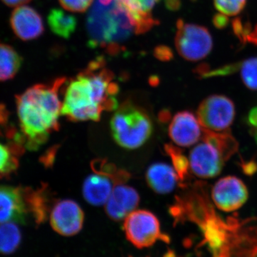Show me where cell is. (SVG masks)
<instances>
[{"label": "cell", "instance_id": "6da1fadb", "mask_svg": "<svg viewBox=\"0 0 257 257\" xmlns=\"http://www.w3.org/2000/svg\"><path fill=\"white\" fill-rule=\"evenodd\" d=\"M119 91L114 73L106 67L104 59L98 57L69 81L62 114L71 121H99L104 111L117 108Z\"/></svg>", "mask_w": 257, "mask_h": 257}, {"label": "cell", "instance_id": "7a4b0ae2", "mask_svg": "<svg viewBox=\"0 0 257 257\" xmlns=\"http://www.w3.org/2000/svg\"><path fill=\"white\" fill-rule=\"evenodd\" d=\"M65 82L60 77L49 84L32 86L17 96L19 135L25 149L37 150L58 130L62 107L59 94Z\"/></svg>", "mask_w": 257, "mask_h": 257}, {"label": "cell", "instance_id": "3957f363", "mask_svg": "<svg viewBox=\"0 0 257 257\" xmlns=\"http://www.w3.org/2000/svg\"><path fill=\"white\" fill-rule=\"evenodd\" d=\"M87 30L92 46L104 47L113 54L120 50L121 42L137 35L135 20L117 0L108 5L95 2L87 16Z\"/></svg>", "mask_w": 257, "mask_h": 257}, {"label": "cell", "instance_id": "277c9868", "mask_svg": "<svg viewBox=\"0 0 257 257\" xmlns=\"http://www.w3.org/2000/svg\"><path fill=\"white\" fill-rule=\"evenodd\" d=\"M237 150V142L229 131L214 133L203 128L202 142L189 154V167L199 178H213L221 173L225 162Z\"/></svg>", "mask_w": 257, "mask_h": 257}, {"label": "cell", "instance_id": "5b68a950", "mask_svg": "<svg viewBox=\"0 0 257 257\" xmlns=\"http://www.w3.org/2000/svg\"><path fill=\"white\" fill-rule=\"evenodd\" d=\"M111 134L122 148L135 150L151 137L153 126L148 114L133 103H123L111 119Z\"/></svg>", "mask_w": 257, "mask_h": 257}, {"label": "cell", "instance_id": "8992f818", "mask_svg": "<svg viewBox=\"0 0 257 257\" xmlns=\"http://www.w3.org/2000/svg\"><path fill=\"white\" fill-rule=\"evenodd\" d=\"M123 229L128 241L138 248L150 247L159 241L170 242V236L161 229L158 218L145 209L128 214L125 218Z\"/></svg>", "mask_w": 257, "mask_h": 257}, {"label": "cell", "instance_id": "52a82bcc", "mask_svg": "<svg viewBox=\"0 0 257 257\" xmlns=\"http://www.w3.org/2000/svg\"><path fill=\"white\" fill-rule=\"evenodd\" d=\"M175 46L179 55L189 61L207 57L212 48V38L207 29L179 20L177 23Z\"/></svg>", "mask_w": 257, "mask_h": 257}, {"label": "cell", "instance_id": "ba28073f", "mask_svg": "<svg viewBox=\"0 0 257 257\" xmlns=\"http://www.w3.org/2000/svg\"><path fill=\"white\" fill-rule=\"evenodd\" d=\"M234 102L224 95L208 96L200 103L197 117L202 127L214 133L229 131L235 117Z\"/></svg>", "mask_w": 257, "mask_h": 257}, {"label": "cell", "instance_id": "9c48e42d", "mask_svg": "<svg viewBox=\"0 0 257 257\" xmlns=\"http://www.w3.org/2000/svg\"><path fill=\"white\" fill-rule=\"evenodd\" d=\"M227 223L226 239L216 257H257V229L243 227L233 218Z\"/></svg>", "mask_w": 257, "mask_h": 257}, {"label": "cell", "instance_id": "30bf717a", "mask_svg": "<svg viewBox=\"0 0 257 257\" xmlns=\"http://www.w3.org/2000/svg\"><path fill=\"white\" fill-rule=\"evenodd\" d=\"M30 188L0 185V224H25L30 214Z\"/></svg>", "mask_w": 257, "mask_h": 257}, {"label": "cell", "instance_id": "8fae6325", "mask_svg": "<svg viewBox=\"0 0 257 257\" xmlns=\"http://www.w3.org/2000/svg\"><path fill=\"white\" fill-rule=\"evenodd\" d=\"M247 187L242 180L227 176L219 179L211 190V199L218 209L226 212L239 209L247 201Z\"/></svg>", "mask_w": 257, "mask_h": 257}, {"label": "cell", "instance_id": "7c38bea8", "mask_svg": "<svg viewBox=\"0 0 257 257\" xmlns=\"http://www.w3.org/2000/svg\"><path fill=\"white\" fill-rule=\"evenodd\" d=\"M84 219L82 208L70 199L58 201L51 211V226L56 232L62 236L78 234L82 229Z\"/></svg>", "mask_w": 257, "mask_h": 257}, {"label": "cell", "instance_id": "4fadbf2b", "mask_svg": "<svg viewBox=\"0 0 257 257\" xmlns=\"http://www.w3.org/2000/svg\"><path fill=\"white\" fill-rule=\"evenodd\" d=\"M169 135L176 145L188 147L195 145L202 139L203 128L193 113L179 111L171 121Z\"/></svg>", "mask_w": 257, "mask_h": 257}, {"label": "cell", "instance_id": "5bb4252c", "mask_svg": "<svg viewBox=\"0 0 257 257\" xmlns=\"http://www.w3.org/2000/svg\"><path fill=\"white\" fill-rule=\"evenodd\" d=\"M10 23L15 35L24 41L36 40L45 31L41 15L30 7L17 8L11 15Z\"/></svg>", "mask_w": 257, "mask_h": 257}, {"label": "cell", "instance_id": "9a60e30c", "mask_svg": "<svg viewBox=\"0 0 257 257\" xmlns=\"http://www.w3.org/2000/svg\"><path fill=\"white\" fill-rule=\"evenodd\" d=\"M140 201V196L135 189L124 184H117L106 202V213L113 220H121L135 211Z\"/></svg>", "mask_w": 257, "mask_h": 257}, {"label": "cell", "instance_id": "2e32d148", "mask_svg": "<svg viewBox=\"0 0 257 257\" xmlns=\"http://www.w3.org/2000/svg\"><path fill=\"white\" fill-rule=\"evenodd\" d=\"M114 181L102 174L94 172L83 184V196L87 202L94 206L105 204L113 191Z\"/></svg>", "mask_w": 257, "mask_h": 257}, {"label": "cell", "instance_id": "e0dca14e", "mask_svg": "<svg viewBox=\"0 0 257 257\" xmlns=\"http://www.w3.org/2000/svg\"><path fill=\"white\" fill-rule=\"evenodd\" d=\"M146 178L150 188L161 194L172 192L179 180L175 169L165 163H155L150 166Z\"/></svg>", "mask_w": 257, "mask_h": 257}, {"label": "cell", "instance_id": "ac0fdd59", "mask_svg": "<svg viewBox=\"0 0 257 257\" xmlns=\"http://www.w3.org/2000/svg\"><path fill=\"white\" fill-rule=\"evenodd\" d=\"M132 15L137 25V34L141 35L158 24L151 14L159 0H118Z\"/></svg>", "mask_w": 257, "mask_h": 257}, {"label": "cell", "instance_id": "d6986e66", "mask_svg": "<svg viewBox=\"0 0 257 257\" xmlns=\"http://www.w3.org/2000/svg\"><path fill=\"white\" fill-rule=\"evenodd\" d=\"M47 22L51 31L64 39H69L72 36L77 26L75 17L60 9L51 10Z\"/></svg>", "mask_w": 257, "mask_h": 257}, {"label": "cell", "instance_id": "ffe728a7", "mask_svg": "<svg viewBox=\"0 0 257 257\" xmlns=\"http://www.w3.org/2000/svg\"><path fill=\"white\" fill-rule=\"evenodd\" d=\"M25 149L18 142L13 141L7 145L0 143V178L8 177L18 170L19 157Z\"/></svg>", "mask_w": 257, "mask_h": 257}, {"label": "cell", "instance_id": "44dd1931", "mask_svg": "<svg viewBox=\"0 0 257 257\" xmlns=\"http://www.w3.org/2000/svg\"><path fill=\"white\" fill-rule=\"evenodd\" d=\"M23 59L10 45L0 44V81L13 79L21 67Z\"/></svg>", "mask_w": 257, "mask_h": 257}, {"label": "cell", "instance_id": "7402d4cb", "mask_svg": "<svg viewBox=\"0 0 257 257\" xmlns=\"http://www.w3.org/2000/svg\"><path fill=\"white\" fill-rule=\"evenodd\" d=\"M21 230L14 222L0 224V253L12 254L15 252L21 244Z\"/></svg>", "mask_w": 257, "mask_h": 257}, {"label": "cell", "instance_id": "603a6c76", "mask_svg": "<svg viewBox=\"0 0 257 257\" xmlns=\"http://www.w3.org/2000/svg\"><path fill=\"white\" fill-rule=\"evenodd\" d=\"M229 70L231 74L239 71L245 85L251 90H257V57L240 63L229 64Z\"/></svg>", "mask_w": 257, "mask_h": 257}, {"label": "cell", "instance_id": "cb8c5ba5", "mask_svg": "<svg viewBox=\"0 0 257 257\" xmlns=\"http://www.w3.org/2000/svg\"><path fill=\"white\" fill-rule=\"evenodd\" d=\"M92 169L94 170V172L102 174L110 177L116 185L124 184L130 178V175L127 172L119 170L116 166L109 163L106 160L93 161Z\"/></svg>", "mask_w": 257, "mask_h": 257}, {"label": "cell", "instance_id": "d4e9b609", "mask_svg": "<svg viewBox=\"0 0 257 257\" xmlns=\"http://www.w3.org/2000/svg\"><path fill=\"white\" fill-rule=\"evenodd\" d=\"M165 150L172 160L173 168L178 175L179 181L183 182L188 175L189 167V159L184 156L180 149L172 145H166Z\"/></svg>", "mask_w": 257, "mask_h": 257}, {"label": "cell", "instance_id": "484cf974", "mask_svg": "<svg viewBox=\"0 0 257 257\" xmlns=\"http://www.w3.org/2000/svg\"><path fill=\"white\" fill-rule=\"evenodd\" d=\"M246 0H214L216 9L226 16H234L242 11Z\"/></svg>", "mask_w": 257, "mask_h": 257}, {"label": "cell", "instance_id": "4316f807", "mask_svg": "<svg viewBox=\"0 0 257 257\" xmlns=\"http://www.w3.org/2000/svg\"><path fill=\"white\" fill-rule=\"evenodd\" d=\"M62 8L72 13H82L87 11L94 0H59Z\"/></svg>", "mask_w": 257, "mask_h": 257}, {"label": "cell", "instance_id": "83f0119b", "mask_svg": "<svg viewBox=\"0 0 257 257\" xmlns=\"http://www.w3.org/2000/svg\"><path fill=\"white\" fill-rule=\"evenodd\" d=\"M10 113L6 106L0 103V137L6 135L8 138L14 139L16 136V131L13 128L10 127L9 125Z\"/></svg>", "mask_w": 257, "mask_h": 257}, {"label": "cell", "instance_id": "f1b7e54d", "mask_svg": "<svg viewBox=\"0 0 257 257\" xmlns=\"http://www.w3.org/2000/svg\"><path fill=\"white\" fill-rule=\"evenodd\" d=\"M155 55L160 60L167 61L170 60L172 54L170 49L167 47H157L155 50Z\"/></svg>", "mask_w": 257, "mask_h": 257}, {"label": "cell", "instance_id": "f546056e", "mask_svg": "<svg viewBox=\"0 0 257 257\" xmlns=\"http://www.w3.org/2000/svg\"><path fill=\"white\" fill-rule=\"evenodd\" d=\"M228 22H229V20L226 18V15L222 14L217 15L214 18V24L218 28H225L227 25Z\"/></svg>", "mask_w": 257, "mask_h": 257}, {"label": "cell", "instance_id": "4dcf8cb0", "mask_svg": "<svg viewBox=\"0 0 257 257\" xmlns=\"http://www.w3.org/2000/svg\"><path fill=\"white\" fill-rule=\"evenodd\" d=\"M5 5L10 7H21L28 4L31 0H2Z\"/></svg>", "mask_w": 257, "mask_h": 257}, {"label": "cell", "instance_id": "1f68e13d", "mask_svg": "<svg viewBox=\"0 0 257 257\" xmlns=\"http://www.w3.org/2000/svg\"><path fill=\"white\" fill-rule=\"evenodd\" d=\"M248 119L251 126L257 128V107L251 109L248 114Z\"/></svg>", "mask_w": 257, "mask_h": 257}, {"label": "cell", "instance_id": "d6a6232c", "mask_svg": "<svg viewBox=\"0 0 257 257\" xmlns=\"http://www.w3.org/2000/svg\"><path fill=\"white\" fill-rule=\"evenodd\" d=\"M168 3V6L170 7L171 9H177V7L179 6V0H167Z\"/></svg>", "mask_w": 257, "mask_h": 257}, {"label": "cell", "instance_id": "836d02e7", "mask_svg": "<svg viewBox=\"0 0 257 257\" xmlns=\"http://www.w3.org/2000/svg\"><path fill=\"white\" fill-rule=\"evenodd\" d=\"M130 257H132V256H130ZM147 257H150V256H147ZM163 257H179V256H177V254H176V253L175 252H174V251H167V252L166 253L165 255H164Z\"/></svg>", "mask_w": 257, "mask_h": 257}]
</instances>
